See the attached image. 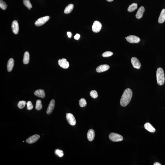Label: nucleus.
I'll use <instances>...</instances> for the list:
<instances>
[{
	"label": "nucleus",
	"mask_w": 165,
	"mask_h": 165,
	"mask_svg": "<svg viewBox=\"0 0 165 165\" xmlns=\"http://www.w3.org/2000/svg\"><path fill=\"white\" fill-rule=\"evenodd\" d=\"M137 8V4L136 3H133L129 6L127 11L128 12H133Z\"/></svg>",
	"instance_id": "nucleus-22"
},
{
	"label": "nucleus",
	"mask_w": 165,
	"mask_h": 165,
	"mask_svg": "<svg viewBox=\"0 0 165 165\" xmlns=\"http://www.w3.org/2000/svg\"><path fill=\"white\" fill-rule=\"evenodd\" d=\"M40 136L36 134L28 138L26 140V142L28 144H32L36 142L39 139Z\"/></svg>",
	"instance_id": "nucleus-9"
},
{
	"label": "nucleus",
	"mask_w": 165,
	"mask_h": 165,
	"mask_svg": "<svg viewBox=\"0 0 165 165\" xmlns=\"http://www.w3.org/2000/svg\"><path fill=\"white\" fill-rule=\"evenodd\" d=\"M109 66L107 65H102L97 67L96 69V71L98 72H105L109 69Z\"/></svg>",
	"instance_id": "nucleus-11"
},
{
	"label": "nucleus",
	"mask_w": 165,
	"mask_h": 165,
	"mask_svg": "<svg viewBox=\"0 0 165 165\" xmlns=\"http://www.w3.org/2000/svg\"><path fill=\"white\" fill-rule=\"evenodd\" d=\"M67 34L68 35L69 38H71V36H72V33H71V32H67Z\"/></svg>",
	"instance_id": "nucleus-33"
},
{
	"label": "nucleus",
	"mask_w": 165,
	"mask_h": 165,
	"mask_svg": "<svg viewBox=\"0 0 165 165\" xmlns=\"http://www.w3.org/2000/svg\"><path fill=\"white\" fill-rule=\"evenodd\" d=\"M42 102L40 100H37L36 102V109L37 110H40L42 108Z\"/></svg>",
	"instance_id": "nucleus-23"
},
{
	"label": "nucleus",
	"mask_w": 165,
	"mask_h": 165,
	"mask_svg": "<svg viewBox=\"0 0 165 165\" xmlns=\"http://www.w3.org/2000/svg\"><path fill=\"white\" fill-rule=\"evenodd\" d=\"M74 5L72 4H70L67 6L65 9L64 12L66 14H69L73 10Z\"/></svg>",
	"instance_id": "nucleus-21"
},
{
	"label": "nucleus",
	"mask_w": 165,
	"mask_h": 165,
	"mask_svg": "<svg viewBox=\"0 0 165 165\" xmlns=\"http://www.w3.org/2000/svg\"><path fill=\"white\" fill-rule=\"evenodd\" d=\"M87 103L86 100L84 98L81 99L79 100V105L80 106L82 107H85L87 105Z\"/></svg>",
	"instance_id": "nucleus-26"
},
{
	"label": "nucleus",
	"mask_w": 165,
	"mask_h": 165,
	"mask_svg": "<svg viewBox=\"0 0 165 165\" xmlns=\"http://www.w3.org/2000/svg\"><path fill=\"white\" fill-rule=\"evenodd\" d=\"M24 4L29 10H30L32 6L29 0H23Z\"/></svg>",
	"instance_id": "nucleus-24"
},
{
	"label": "nucleus",
	"mask_w": 165,
	"mask_h": 165,
	"mask_svg": "<svg viewBox=\"0 0 165 165\" xmlns=\"http://www.w3.org/2000/svg\"><path fill=\"white\" fill-rule=\"evenodd\" d=\"M107 0V1H108V2H112V1H113V0Z\"/></svg>",
	"instance_id": "nucleus-35"
},
{
	"label": "nucleus",
	"mask_w": 165,
	"mask_h": 165,
	"mask_svg": "<svg viewBox=\"0 0 165 165\" xmlns=\"http://www.w3.org/2000/svg\"><path fill=\"white\" fill-rule=\"evenodd\" d=\"M14 65V61L13 58H10L7 62V71L9 72L12 71L13 69Z\"/></svg>",
	"instance_id": "nucleus-16"
},
{
	"label": "nucleus",
	"mask_w": 165,
	"mask_h": 165,
	"mask_svg": "<svg viewBox=\"0 0 165 165\" xmlns=\"http://www.w3.org/2000/svg\"><path fill=\"white\" fill-rule=\"evenodd\" d=\"M165 21V9H162L159 17L158 22L159 23H162Z\"/></svg>",
	"instance_id": "nucleus-19"
},
{
	"label": "nucleus",
	"mask_w": 165,
	"mask_h": 165,
	"mask_svg": "<svg viewBox=\"0 0 165 165\" xmlns=\"http://www.w3.org/2000/svg\"><path fill=\"white\" fill-rule=\"evenodd\" d=\"M58 63L60 67L63 69H67L69 66V63L66 59L62 58L58 60Z\"/></svg>",
	"instance_id": "nucleus-8"
},
{
	"label": "nucleus",
	"mask_w": 165,
	"mask_h": 165,
	"mask_svg": "<svg viewBox=\"0 0 165 165\" xmlns=\"http://www.w3.org/2000/svg\"><path fill=\"white\" fill-rule=\"evenodd\" d=\"M102 27V25L99 22L96 21L94 22L92 26V29L93 32L95 33L99 32Z\"/></svg>",
	"instance_id": "nucleus-5"
},
{
	"label": "nucleus",
	"mask_w": 165,
	"mask_h": 165,
	"mask_svg": "<svg viewBox=\"0 0 165 165\" xmlns=\"http://www.w3.org/2000/svg\"><path fill=\"white\" fill-rule=\"evenodd\" d=\"M55 153L56 155H57L59 157H62L64 155V153L63 151L59 150L58 149L56 150L55 151Z\"/></svg>",
	"instance_id": "nucleus-30"
},
{
	"label": "nucleus",
	"mask_w": 165,
	"mask_h": 165,
	"mask_svg": "<svg viewBox=\"0 0 165 165\" xmlns=\"http://www.w3.org/2000/svg\"><path fill=\"white\" fill-rule=\"evenodd\" d=\"M12 31L15 34H17L19 31V25L17 21L15 20L12 22Z\"/></svg>",
	"instance_id": "nucleus-13"
},
{
	"label": "nucleus",
	"mask_w": 165,
	"mask_h": 165,
	"mask_svg": "<svg viewBox=\"0 0 165 165\" xmlns=\"http://www.w3.org/2000/svg\"><path fill=\"white\" fill-rule=\"evenodd\" d=\"M109 138L111 140L114 142H120L123 140V138L122 136L118 134L112 133L109 135Z\"/></svg>",
	"instance_id": "nucleus-3"
},
{
	"label": "nucleus",
	"mask_w": 165,
	"mask_h": 165,
	"mask_svg": "<svg viewBox=\"0 0 165 165\" xmlns=\"http://www.w3.org/2000/svg\"><path fill=\"white\" fill-rule=\"evenodd\" d=\"M27 109L28 110H32L33 108V105L32 102L30 101H28L27 103Z\"/></svg>",
	"instance_id": "nucleus-31"
},
{
	"label": "nucleus",
	"mask_w": 165,
	"mask_h": 165,
	"mask_svg": "<svg viewBox=\"0 0 165 165\" xmlns=\"http://www.w3.org/2000/svg\"><path fill=\"white\" fill-rule=\"evenodd\" d=\"M30 55L28 52H25L24 55L23 62L25 64H28L29 61Z\"/></svg>",
	"instance_id": "nucleus-20"
},
{
	"label": "nucleus",
	"mask_w": 165,
	"mask_h": 165,
	"mask_svg": "<svg viewBox=\"0 0 165 165\" xmlns=\"http://www.w3.org/2000/svg\"><path fill=\"white\" fill-rule=\"evenodd\" d=\"M131 62L134 68L139 69L140 68L141 64L137 57H133L131 59Z\"/></svg>",
	"instance_id": "nucleus-10"
},
{
	"label": "nucleus",
	"mask_w": 165,
	"mask_h": 165,
	"mask_svg": "<svg viewBox=\"0 0 165 165\" xmlns=\"http://www.w3.org/2000/svg\"><path fill=\"white\" fill-rule=\"evenodd\" d=\"M55 102L54 99H52L50 102L47 109V114H50L54 109Z\"/></svg>",
	"instance_id": "nucleus-12"
},
{
	"label": "nucleus",
	"mask_w": 165,
	"mask_h": 165,
	"mask_svg": "<svg viewBox=\"0 0 165 165\" xmlns=\"http://www.w3.org/2000/svg\"><path fill=\"white\" fill-rule=\"evenodd\" d=\"M113 53L112 52H110V51H107L104 52L102 55V56L103 57H108L112 55Z\"/></svg>",
	"instance_id": "nucleus-29"
},
{
	"label": "nucleus",
	"mask_w": 165,
	"mask_h": 165,
	"mask_svg": "<svg viewBox=\"0 0 165 165\" xmlns=\"http://www.w3.org/2000/svg\"><path fill=\"white\" fill-rule=\"evenodd\" d=\"M66 119L70 125L74 126L76 124V122L74 116L71 113H67Z\"/></svg>",
	"instance_id": "nucleus-6"
},
{
	"label": "nucleus",
	"mask_w": 165,
	"mask_h": 165,
	"mask_svg": "<svg viewBox=\"0 0 165 165\" xmlns=\"http://www.w3.org/2000/svg\"><path fill=\"white\" fill-rule=\"evenodd\" d=\"M75 39L76 40H78L79 39L80 35L79 34H77L74 37Z\"/></svg>",
	"instance_id": "nucleus-32"
},
{
	"label": "nucleus",
	"mask_w": 165,
	"mask_h": 165,
	"mask_svg": "<svg viewBox=\"0 0 165 165\" xmlns=\"http://www.w3.org/2000/svg\"><path fill=\"white\" fill-rule=\"evenodd\" d=\"M26 104V102L25 101H20L18 102V104H17V106H18V108L20 109H22L25 107Z\"/></svg>",
	"instance_id": "nucleus-25"
},
{
	"label": "nucleus",
	"mask_w": 165,
	"mask_h": 165,
	"mask_svg": "<svg viewBox=\"0 0 165 165\" xmlns=\"http://www.w3.org/2000/svg\"><path fill=\"white\" fill-rule=\"evenodd\" d=\"M90 95L91 97L94 98H96L98 96L97 92L95 90L91 91L90 93Z\"/></svg>",
	"instance_id": "nucleus-28"
},
{
	"label": "nucleus",
	"mask_w": 165,
	"mask_h": 165,
	"mask_svg": "<svg viewBox=\"0 0 165 165\" xmlns=\"http://www.w3.org/2000/svg\"><path fill=\"white\" fill-rule=\"evenodd\" d=\"M157 82L159 85L162 86L164 84L165 77L164 71L163 69L159 67L157 68L156 72Z\"/></svg>",
	"instance_id": "nucleus-2"
},
{
	"label": "nucleus",
	"mask_w": 165,
	"mask_h": 165,
	"mask_svg": "<svg viewBox=\"0 0 165 165\" xmlns=\"http://www.w3.org/2000/svg\"><path fill=\"white\" fill-rule=\"evenodd\" d=\"M7 5L5 2L2 0H0V7L2 9L5 10L7 8Z\"/></svg>",
	"instance_id": "nucleus-27"
},
{
	"label": "nucleus",
	"mask_w": 165,
	"mask_h": 165,
	"mask_svg": "<svg viewBox=\"0 0 165 165\" xmlns=\"http://www.w3.org/2000/svg\"><path fill=\"white\" fill-rule=\"evenodd\" d=\"M145 129L149 132L153 133L155 132L156 130L154 127H152V125L149 123H146L144 125Z\"/></svg>",
	"instance_id": "nucleus-18"
},
{
	"label": "nucleus",
	"mask_w": 165,
	"mask_h": 165,
	"mask_svg": "<svg viewBox=\"0 0 165 165\" xmlns=\"http://www.w3.org/2000/svg\"><path fill=\"white\" fill-rule=\"evenodd\" d=\"M87 136L89 141L90 142L93 141L95 137V132L94 130L92 129L89 130L87 132Z\"/></svg>",
	"instance_id": "nucleus-15"
},
{
	"label": "nucleus",
	"mask_w": 165,
	"mask_h": 165,
	"mask_svg": "<svg viewBox=\"0 0 165 165\" xmlns=\"http://www.w3.org/2000/svg\"><path fill=\"white\" fill-rule=\"evenodd\" d=\"M132 92L130 89H126L124 92L120 100L121 106L125 107L129 103L132 98Z\"/></svg>",
	"instance_id": "nucleus-1"
},
{
	"label": "nucleus",
	"mask_w": 165,
	"mask_h": 165,
	"mask_svg": "<svg viewBox=\"0 0 165 165\" xmlns=\"http://www.w3.org/2000/svg\"><path fill=\"white\" fill-rule=\"evenodd\" d=\"M145 12V8L143 6H141L138 9L136 14V17L138 19L141 18L143 16V13Z\"/></svg>",
	"instance_id": "nucleus-14"
},
{
	"label": "nucleus",
	"mask_w": 165,
	"mask_h": 165,
	"mask_svg": "<svg viewBox=\"0 0 165 165\" xmlns=\"http://www.w3.org/2000/svg\"><path fill=\"white\" fill-rule=\"evenodd\" d=\"M34 94L35 96L38 97L43 98L45 96L44 91L42 89L37 90L35 91Z\"/></svg>",
	"instance_id": "nucleus-17"
},
{
	"label": "nucleus",
	"mask_w": 165,
	"mask_h": 165,
	"mask_svg": "<svg viewBox=\"0 0 165 165\" xmlns=\"http://www.w3.org/2000/svg\"><path fill=\"white\" fill-rule=\"evenodd\" d=\"M153 165H161L159 163H158V162H156V163H155Z\"/></svg>",
	"instance_id": "nucleus-34"
},
{
	"label": "nucleus",
	"mask_w": 165,
	"mask_h": 165,
	"mask_svg": "<svg viewBox=\"0 0 165 165\" xmlns=\"http://www.w3.org/2000/svg\"><path fill=\"white\" fill-rule=\"evenodd\" d=\"M50 18V17L49 16L41 17L38 19L35 22V25L37 27H40L47 22L49 20Z\"/></svg>",
	"instance_id": "nucleus-4"
},
{
	"label": "nucleus",
	"mask_w": 165,
	"mask_h": 165,
	"mask_svg": "<svg viewBox=\"0 0 165 165\" xmlns=\"http://www.w3.org/2000/svg\"><path fill=\"white\" fill-rule=\"evenodd\" d=\"M127 41L131 43H138L140 42V39L138 37L134 35H130L126 37Z\"/></svg>",
	"instance_id": "nucleus-7"
}]
</instances>
